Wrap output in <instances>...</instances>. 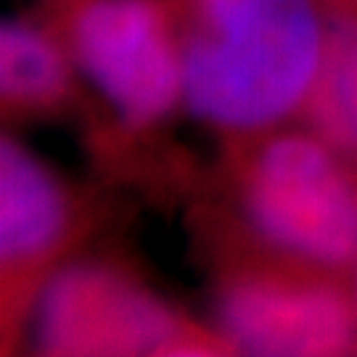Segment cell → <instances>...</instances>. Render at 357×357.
<instances>
[{
    "label": "cell",
    "mask_w": 357,
    "mask_h": 357,
    "mask_svg": "<svg viewBox=\"0 0 357 357\" xmlns=\"http://www.w3.org/2000/svg\"><path fill=\"white\" fill-rule=\"evenodd\" d=\"M183 98L225 132L265 130L307 103L326 51L310 0H191Z\"/></svg>",
    "instance_id": "cell-1"
},
{
    "label": "cell",
    "mask_w": 357,
    "mask_h": 357,
    "mask_svg": "<svg viewBox=\"0 0 357 357\" xmlns=\"http://www.w3.org/2000/svg\"><path fill=\"white\" fill-rule=\"evenodd\" d=\"M238 202L257 238L294 262H357V180L326 141L299 132L265 141L243 165Z\"/></svg>",
    "instance_id": "cell-2"
},
{
    "label": "cell",
    "mask_w": 357,
    "mask_h": 357,
    "mask_svg": "<svg viewBox=\"0 0 357 357\" xmlns=\"http://www.w3.org/2000/svg\"><path fill=\"white\" fill-rule=\"evenodd\" d=\"M32 342L45 355H159L202 347L143 283L103 262L56 270L32 305Z\"/></svg>",
    "instance_id": "cell-3"
},
{
    "label": "cell",
    "mask_w": 357,
    "mask_h": 357,
    "mask_svg": "<svg viewBox=\"0 0 357 357\" xmlns=\"http://www.w3.org/2000/svg\"><path fill=\"white\" fill-rule=\"evenodd\" d=\"M79 72L128 128H151L183 98V43L159 0H82L69 16Z\"/></svg>",
    "instance_id": "cell-4"
},
{
    "label": "cell",
    "mask_w": 357,
    "mask_h": 357,
    "mask_svg": "<svg viewBox=\"0 0 357 357\" xmlns=\"http://www.w3.org/2000/svg\"><path fill=\"white\" fill-rule=\"evenodd\" d=\"M215 310L222 339L249 355H342L355 347V307L318 278L243 270L222 281Z\"/></svg>",
    "instance_id": "cell-5"
},
{
    "label": "cell",
    "mask_w": 357,
    "mask_h": 357,
    "mask_svg": "<svg viewBox=\"0 0 357 357\" xmlns=\"http://www.w3.org/2000/svg\"><path fill=\"white\" fill-rule=\"evenodd\" d=\"M72 217L69 193L51 167L6 135L0 143V259L6 278L48 262L69 236Z\"/></svg>",
    "instance_id": "cell-6"
},
{
    "label": "cell",
    "mask_w": 357,
    "mask_h": 357,
    "mask_svg": "<svg viewBox=\"0 0 357 357\" xmlns=\"http://www.w3.org/2000/svg\"><path fill=\"white\" fill-rule=\"evenodd\" d=\"M0 88L13 112L38 114L64 101L69 64L56 40L24 19H6L0 29Z\"/></svg>",
    "instance_id": "cell-7"
},
{
    "label": "cell",
    "mask_w": 357,
    "mask_h": 357,
    "mask_svg": "<svg viewBox=\"0 0 357 357\" xmlns=\"http://www.w3.org/2000/svg\"><path fill=\"white\" fill-rule=\"evenodd\" d=\"M307 114L320 138L357 162V16L342 13L326 29L318 79L307 98Z\"/></svg>",
    "instance_id": "cell-8"
}]
</instances>
